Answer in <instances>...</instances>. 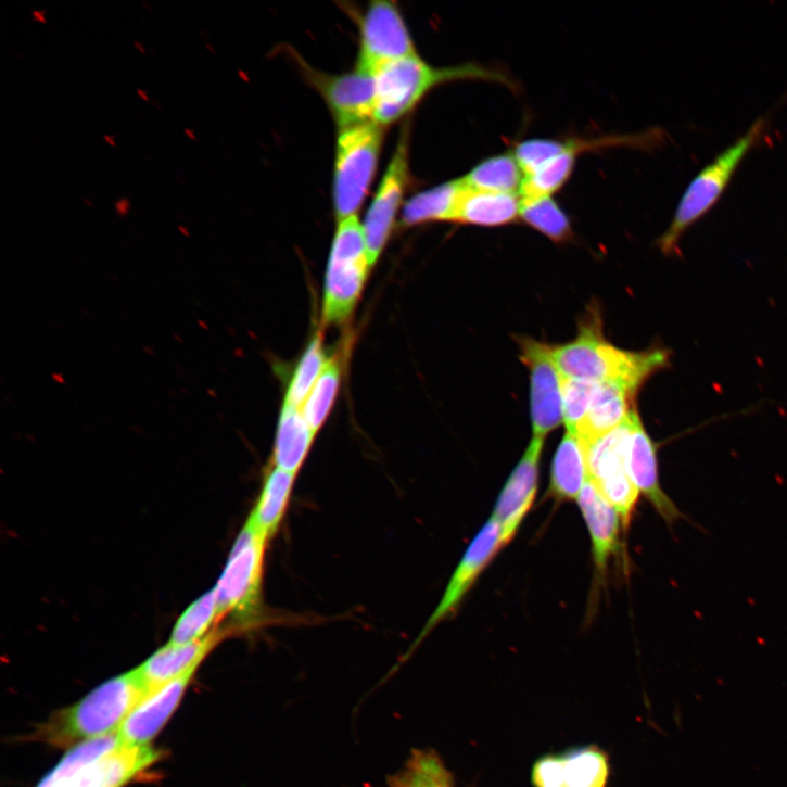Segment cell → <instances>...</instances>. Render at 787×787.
<instances>
[{
	"mask_svg": "<svg viewBox=\"0 0 787 787\" xmlns=\"http://www.w3.org/2000/svg\"><path fill=\"white\" fill-rule=\"evenodd\" d=\"M371 74L377 88L373 120L383 127L404 117L432 89L446 82L482 80L517 89L512 78L500 69L477 63L437 68L418 55L381 64Z\"/></svg>",
	"mask_w": 787,
	"mask_h": 787,
	"instance_id": "cell-2",
	"label": "cell"
},
{
	"mask_svg": "<svg viewBox=\"0 0 787 787\" xmlns=\"http://www.w3.org/2000/svg\"><path fill=\"white\" fill-rule=\"evenodd\" d=\"M330 360V359H329ZM321 334L313 338L289 383L284 405L302 408L328 363Z\"/></svg>",
	"mask_w": 787,
	"mask_h": 787,
	"instance_id": "cell-32",
	"label": "cell"
},
{
	"mask_svg": "<svg viewBox=\"0 0 787 787\" xmlns=\"http://www.w3.org/2000/svg\"><path fill=\"white\" fill-rule=\"evenodd\" d=\"M521 360L531 373L533 433L544 440L563 422L562 376L553 357V346L530 338L516 339Z\"/></svg>",
	"mask_w": 787,
	"mask_h": 787,
	"instance_id": "cell-9",
	"label": "cell"
},
{
	"mask_svg": "<svg viewBox=\"0 0 787 787\" xmlns=\"http://www.w3.org/2000/svg\"><path fill=\"white\" fill-rule=\"evenodd\" d=\"M295 478L292 472L274 466L265 479L259 498L249 518L268 541L280 528Z\"/></svg>",
	"mask_w": 787,
	"mask_h": 787,
	"instance_id": "cell-25",
	"label": "cell"
},
{
	"mask_svg": "<svg viewBox=\"0 0 787 787\" xmlns=\"http://www.w3.org/2000/svg\"><path fill=\"white\" fill-rule=\"evenodd\" d=\"M148 746H125L103 756L74 776L64 787H123L160 760Z\"/></svg>",
	"mask_w": 787,
	"mask_h": 787,
	"instance_id": "cell-17",
	"label": "cell"
},
{
	"mask_svg": "<svg viewBox=\"0 0 787 787\" xmlns=\"http://www.w3.org/2000/svg\"><path fill=\"white\" fill-rule=\"evenodd\" d=\"M544 442L541 439H532L499 496L492 519L502 526L505 547L513 540L534 504Z\"/></svg>",
	"mask_w": 787,
	"mask_h": 787,
	"instance_id": "cell-15",
	"label": "cell"
},
{
	"mask_svg": "<svg viewBox=\"0 0 787 787\" xmlns=\"http://www.w3.org/2000/svg\"><path fill=\"white\" fill-rule=\"evenodd\" d=\"M103 137L106 140V142H109L111 145H113V147L116 145L115 140H114V138L112 136L104 135Z\"/></svg>",
	"mask_w": 787,
	"mask_h": 787,
	"instance_id": "cell-39",
	"label": "cell"
},
{
	"mask_svg": "<svg viewBox=\"0 0 787 787\" xmlns=\"http://www.w3.org/2000/svg\"><path fill=\"white\" fill-rule=\"evenodd\" d=\"M390 787H455L452 773L437 752L415 749L403 769L390 776Z\"/></svg>",
	"mask_w": 787,
	"mask_h": 787,
	"instance_id": "cell-27",
	"label": "cell"
},
{
	"mask_svg": "<svg viewBox=\"0 0 787 787\" xmlns=\"http://www.w3.org/2000/svg\"><path fill=\"white\" fill-rule=\"evenodd\" d=\"M224 637V633L217 630L198 643L185 646L168 644L157 650L137 668L149 693L178 678L192 668L201 665Z\"/></svg>",
	"mask_w": 787,
	"mask_h": 787,
	"instance_id": "cell-20",
	"label": "cell"
},
{
	"mask_svg": "<svg viewBox=\"0 0 787 787\" xmlns=\"http://www.w3.org/2000/svg\"><path fill=\"white\" fill-rule=\"evenodd\" d=\"M577 503L592 538L596 569L604 574L610 557L619 547L621 518L589 480Z\"/></svg>",
	"mask_w": 787,
	"mask_h": 787,
	"instance_id": "cell-19",
	"label": "cell"
},
{
	"mask_svg": "<svg viewBox=\"0 0 787 787\" xmlns=\"http://www.w3.org/2000/svg\"><path fill=\"white\" fill-rule=\"evenodd\" d=\"M596 383L562 377L563 422L567 432L575 435L584 421L596 389Z\"/></svg>",
	"mask_w": 787,
	"mask_h": 787,
	"instance_id": "cell-34",
	"label": "cell"
},
{
	"mask_svg": "<svg viewBox=\"0 0 787 787\" xmlns=\"http://www.w3.org/2000/svg\"><path fill=\"white\" fill-rule=\"evenodd\" d=\"M267 542L268 540L249 518L214 587L220 618L231 615L238 624L245 626L254 623L261 614Z\"/></svg>",
	"mask_w": 787,
	"mask_h": 787,
	"instance_id": "cell-6",
	"label": "cell"
},
{
	"mask_svg": "<svg viewBox=\"0 0 787 787\" xmlns=\"http://www.w3.org/2000/svg\"><path fill=\"white\" fill-rule=\"evenodd\" d=\"M626 467L639 493L652 504L669 526L684 518L661 486L657 445L645 429L638 411L629 435Z\"/></svg>",
	"mask_w": 787,
	"mask_h": 787,
	"instance_id": "cell-16",
	"label": "cell"
},
{
	"mask_svg": "<svg viewBox=\"0 0 787 787\" xmlns=\"http://www.w3.org/2000/svg\"><path fill=\"white\" fill-rule=\"evenodd\" d=\"M418 55L407 25L394 3L378 0L360 22L357 68L371 73L377 66Z\"/></svg>",
	"mask_w": 787,
	"mask_h": 787,
	"instance_id": "cell-11",
	"label": "cell"
},
{
	"mask_svg": "<svg viewBox=\"0 0 787 787\" xmlns=\"http://www.w3.org/2000/svg\"><path fill=\"white\" fill-rule=\"evenodd\" d=\"M384 127L370 120L340 128L333 183L339 221L357 216L372 186Z\"/></svg>",
	"mask_w": 787,
	"mask_h": 787,
	"instance_id": "cell-7",
	"label": "cell"
},
{
	"mask_svg": "<svg viewBox=\"0 0 787 787\" xmlns=\"http://www.w3.org/2000/svg\"><path fill=\"white\" fill-rule=\"evenodd\" d=\"M588 481V467L582 441L566 433L551 465L549 493L558 500H577Z\"/></svg>",
	"mask_w": 787,
	"mask_h": 787,
	"instance_id": "cell-23",
	"label": "cell"
},
{
	"mask_svg": "<svg viewBox=\"0 0 787 787\" xmlns=\"http://www.w3.org/2000/svg\"><path fill=\"white\" fill-rule=\"evenodd\" d=\"M638 393L621 383H598L588 412L575 435L587 444L617 429L637 410Z\"/></svg>",
	"mask_w": 787,
	"mask_h": 787,
	"instance_id": "cell-18",
	"label": "cell"
},
{
	"mask_svg": "<svg viewBox=\"0 0 787 787\" xmlns=\"http://www.w3.org/2000/svg\"><path fill=\"white\" fill-rule=\"evenodd\" d=\"M137 93H138V94H139V97H140V98H142L143 100H145V101H149V98H148V96H147V92H145L144 90H141V89H139V88H138V89H137Z\"/></svg>",
	"mask_w": 787,
	"mask_h": 787,
	"instance_id": "cell-38",
	"label": "cell"
},
{
	"mask_svg": "<svg viewBox=\"0 0 787 787\" xmlns=\"http://www.w3.org/2000/svg\"><path fill=\"white\" fill-rule=\"evenodd\" d=\"M504 547L502 526L494 519H491L467 548L447 584L442 599L428 619L409 653L439 623L456 611L468 591Z\"/></svg>",
	"mask_w": 787,
	"mask_h": 787,
	"instance_id": "cell-12",
	"label": "cell"
},
{
	"mask_svg": "<svg viewBox=\"0 0 787 787\" xmlns=\"http://www.w3.org/2000/svg\"><path fill=\"white\" fill-rule=\"evenodd\" d=\"M117 734L90 739L77 745L38 785V787H64L89 764L122 746Z\"/></svg>",
	"mask_w": 787,
	"mask_h": 787,
	"instance_id": "cell-28",
	"label": "cell"
},
{
	"mask_svg": "<svg viewBox=\"0 0 787 787\" xmlns=\"http://www.w3.org/2000/svg\"><path fill=\"white\" fill-rule=\"evenodd\" d=\"M532 780L535 787H564L563 757L548 754L537 760Z\"/></svg>",
	"mask_w": 787,
	"mask_h": 787,
	"instance_id": "cell-35",
	"label": "cell"
},
{
	"mask_svg": "<svg viewBox=\"0 0 787 787\" xmlns=\"http://www.w3.org/2000/svg\"><path fill=\"white\" fill-rule=\"evenodd\" d=\"M129 206H130L129 200L125 199V198L118 200L115 204L117 213L122 216L126 215L128 213Z\"/></svg>",
	"mask_w": 787,
	"mask_h": 787,
	"instance_id": "cell-36",
	"label": "cell"
},
{
	"mask_svg": "<svg viewBox=\"0 0 787 787\" xmlns=\"http://www.w3.org/2000/svg\"><path fill=\"white\" fill-rule=\"evenodd\" d=\"M148 694L136 669L102 684L81 701L55 713L39 727L36 737L53 746L67 747L114 734Z\"/></svg>",
	"mask_w": 787,
	"mask_h": 787,
	"instance_id": "cell-3",
	"label": "cell"
},
{
	"mask_svg": "<svg viewBox=\"0 0 787 787\" xmlns=\"http://www.w3.org/2000/svg\"><path fill=\"white\" fill-rule=\"evenodd\" d=\"M315 434L301 408L283 405L276 433L274 466L296 475Z\"/></svg>",
	"mask_w": 787,
	"mask_h": 787,
	"instance_id": "cell-24",
	"label": "cell"
},
{
	"mask_svg": "<svg viewBox=\"0 0 787 787\" xmlns=\"http://www.w3.org/2000/svg\"><path fill=\"white\" fill-rule=\"evenodd\" d=\"M82 200H84V201H85V202H86L87 204H89L90 206H92V205H91V203H90V202H91L90 200H88V199H86V198H84Z\"/></svg>",
	"mask_w": 787,
	"mask_h": 787,
	"instance_id": "cell-42",
	"label": "cell"
},
{
	"mask_svg": "<svg viewBox=\"0 0 787 787\" xmlns=\"http://www.w3.org/2000/svg\"><path fill=\"white\" fill-rule=\"evenodd\" d=\"M370 267L364 225L357 216L339 221L326 276L323 325L338 327L350 320Z\"/></svg>",
	"mask_w": 787,
	"mask_h": 787,
	"instance_id": "cell-5",
	"label": "cell"
},
{
	"mask_svg": "<svg viewBox=\"0 0 787 787\" xmlns=\"http://www.w3.org/2000/svg\"><path fill=\"white\" fill-rule=\"evenodd\" d=\"M134 45H135V47H136V48H137V49H138V50H139L140 52H141V53H144V52H145V50H144V48H143L142 43H139V42H137V41H134Z\"/></svg>",
	"mask_w": 787,
	"mask_h": 787,
	"instance_id": "cell-41",
	"label": "cell"
},
{
	"mask_svg": "<svg viewBox=\"0 0 787 787\" xmlns=\"http://www.w3.org/2000/svg\"><path fill=\"white\" fill-rule=\"evenodd\" d=\"M33 16L36 22L47 24L46 11L34 10Z\"/></svg>",
	"mask_w": 787,
	"mask_h": 787,
	"instance_id": "cell-37",
	"label": "cell"
},
{
	"mask_svg": "<svg viewBox=\"0 0 787 787\" xmlns=\"http://www.w3.org/2000/svg\"><path fill=\"white\" fill-rule=\"evenodd\" d=\"M637 411L613 431L583 443L588 480L618 511L624 530L632 523L640 495L626 467L627 441Z\"/></svg>",
	"mask_w": 787,
	"mask_h": 787,
	"instance_id": "cell-8",
	"label": "cell"
},
{
	"mask_svg": "<svg viewBox=\"0 0 787 787\" xmlns=\"http://www.w3.org/2000/svg\"><path fill=\"white\" fill-rule=\"evenodd\" d=\"M185 132H186V134H187V135H188V136H189V137H190L191 139H193V140H195V139H196V136H195V134H194V131H193V130H191V129H189V128H186V129H185Z\"/></svg>",
	"mask_w": 787,
	"mask_h": 787,
	"instance_id": "cell-40",
	"label": "cell"
},
{
	"mask_svg": "<svg viewBox=\"0 0 787 787\" xmlns=\"http://www.w3.org/2000/svg\"><path fill=\"white\" fill-rule=\"evenodd\" d=\"M520 218L555 243H568L574 239L571 220L554 198L521 200Z\"/></svg>",
	"mask_w": 787,
	"mask_h": 787,
	"instance_id": "cell-31",
	"label": "cell"
},
{
	"mask_svg": "<svg viewBox=\"0 0 787 787\" xmlns=\"http://www.w3.org/2000/svg\"><path fill=\"white\" fill-rule=\"evenodd\" d=\"M553 357L564 378L596 384L621 383L638 391L670 361L665 350L632 353L615 348L605 340L595 308L580 325L574 341L553 346Z\"/></svg>",
	"mask_w": 787,
	"mask_h": 787,
	"instance_id": "cell-1",
	"label": "cell"
},
{
	"mask_svg": "<svg viewBox=\"0 0 787 787\" xmlns=\"http://www.w3.org/2000/svg\"><path fill=\"white\" fill-rule=\"evenodd\" d=\"M468 186L462 178L437 186L411 198L403 208L402 223L415 227L429 223H455Z\"/></svg>",
	"mask_w": 787,
	"mask_h": 787,
	"instance_id": "cell-22",
	"label": "cell"
},
{
	"mask_svg": "<svg viewBox=\"0 0 787 787\" xmlns=\"http://www.w3.org/2000/svg\"><path fill=\"white\" fill-rule=\"evenodd\" d=\"M462 179L472 190L520 195L524 174L515 153L506 152L488 157Z\"/></svg>",
	"mask_w": 787,
	"mask_h": 787,
	"instance_id": "cell-26",
	"label": "cell"
},
{
	"mask_svg": "<svg viewBox=\"0 0 787 787\" xmlns=\"http://www.w3.org/2000/svg\"><path fill=\"white\" fill-rule=\"evenodd\" d=\"M341 380L342 368L340 361L332 358L301 408L307 423L315 433H318L331 414L340 391Z\"/></svg>",
	"mask_w": 787,
	"mask_h": 787,
	"instance_id": "cell-33",
	"label": "cell"
},
{
	"mask_svg": "<svg viewBox=\"0 0 787 787\" xmlns=\"http://www.w3.org/2000/svg\"><path fill=\"white\" fill-rule=\"evenodd\" d=\"M200 665L145 695L126 718L117 734L125 746H147L181 702Z\"/></svg>",
	"mask_w": 787,
	"mask_h": 787,
	"instance_id": "cell-14",
	"label": "cell"
},
{
	"mask_svg": "<svg viewBox=\"0 0 787 787\" xmlns=\"http://www.w3.org/2000/svg\"><path fill=\"white\" fill-rule=\"evenodd\" d=\"M307 73L340 128L373 120L377 88L371 73L359 68L343 75H326L312 69Z\"/></svg>",
	"mask_w": 787,
	"mask_h": 787,
	"instance_id": "cell-13",
	"label": "cell"
},
{
	"mask_svg": "<svg viewBox=\"0 0 787 787\" xmlns=\"http://www.w3.org/2000/svg\"><path fill=\"white\" fill-rule=\"evenodd\" d=\"M408 140V132L405 130L402 132L364 224L368 254L372 266L378 262L391 238L409 183Z\"/></svg>",
	"mask_w": 787,
	"mask_h": 787,
	"instance_id": "cell-10",
	"label": "cell"
},
{
	"mask_svg": "<svg viewBox=\"0 0 787 787\" xmlns=\"http://www.w3.org/2000/svg\"><path fill=\"white\" fill-rule=\"evenodd\" d=\"M564 787H606L610 765L606 752L597 746H585L563 756Z\"/></svg>",
	"mask_w": 787,
	"mask_h": 787,
	"instance_id": "cell-29",
	"label": "cell"
},
{
	"mask_svg": "<svg viewBox=\"0 0 787 787\" xmlns=\"http://www.w3.org/2000/svg\"><path fill=\"white\" fill-rule=\"evenodd\" d=\"M767 120L759 117L732 145L719 153L690 182L685 191L668 230L659 238L658 246L663 254L680 253L684 234L720 202L749 151L754 148Z\"/></svg>",
	"mask_w": 787,
	"mask_h": 787,
	"instance_id": "cell-4",
	"label": "cell"
},
{
	"mask_svg": "<svg viewBox=\"0 0 787 787\" xmlns=\"http://www.w3.org/2000/svg\"><path fill=\"white\" fill-rule=\"evenodd\" d=\"M220 618L215 588L193 601L177 620L169 644L185 646L206 638Z\"/></svg>",
	"mask_w": 787,
	"mask_h": 787,
	"instance_id": "cell-30",
	"label": "cell"
},
{
	"mask_svg": "<svg viewBox=\"0 0 787 787\" xmlns=\"http://www.w3.org/2000/svg\"><path fill=\"white\" fill-rule=\"evenodd\" d=\"M520 213L519 194L484 192L468 187L454 224L498 228L516 223L520 218Z\"/></svg>",
	"mask_w": 787,
	"mask_h": 787,
	"instance_id": "cell-21",
	"label": "cell"
}]
</instances>
